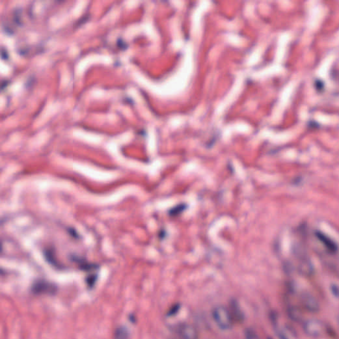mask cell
Wrapping results in <instances>:
<instances>
[{"label": "cell", "instance_id": "12", "mask_svg": "<svg viewBox=\"0 0 339 339\" xmlns=\"http://www.w3.org/2000/svg\"><path fill=\"white\" fill-rule=\"evenodd\" d=\"M246 339H258V335L255 331L251 329H247L245 333Z\"/></svg>", "mask_w": 339, "mask_h": 339}, {"label": "cell", "instance_id": "19", "mask_svg": "<svg viewBox=\"0 0 339 339\" xmlns=\"http://www.w3.org/2000/svg\"><path fill=\"white\" fill-rule=\"evenodd\" d=\"M323 82L320 81V80H318V81L316 82V88H317L318 90H321L322 89H323Z\"/></svg>", "mask_w": 339, "mask_h": 339}, {"label": "cell", "instance_id": "10", "mask_svg": "<svg viewBox=\"0 0 339 339\" xmlns=\"http://www.w3.org/2000/svg\"><path fill=\"white\" fill-rule=\"evenodd\" d=\"M129 337L128 329L125 326H119L115 329L114 339H129Z\"/></svg>", "mask_w": 339, "mask_h": 339}, {"label": "cell", "instance_id": "6", "mask_svg": "<svg viewBox=\"0 0 339 339\" xmlns=\"http://www.w3.org/2000/svg\"><path fill=\"white\" fill-rule=\"evenodd\" d=\"M230 313H231L232 318H233L234 323H242L245 320V314L242 309L240 306L239 303L235 299H232L229 302V308H228Z\"/></svg>", "mask_w": 339, "mask_h": 339}, {"label": "cell", "instance_id": "14", "mask_svg": "<svg viewBox=\"0 0 339 339\" xmlns=\"http://www.w3.org/2000/svg\"><path fill=\"white\" fill-rule=\"evenodd\" d=\"M180 308H181V306H180L179 304H176L173 305V306H172V308L170 309L169 311H168V316H174V315L177 314V313L179 312Z\"/></svg>", "mask_w": 339, "mask_h": 339}, {"label": "cell", "instance_id": "18", "mask_svg": "<svg viewBox=\"0 0 339 339\" xmlns=\"http://www.w3.org/2000/svg\"><path fill=\"white\" fill-rule=\"evenodd\" d=\"M1 57L3 59H7L8 58V54L7 50L3 48H1Z\"/></svg>", "mask_w": 339, "mask_h": 339}, {"label": "cell", "instance_id": "8", "mask_svg": "<svg viewBox=\"0 0 339 339\" xmlns=\"http://www.w3.org/2000/svg\"><path fill=\"white\" fill-rule=\"evenodd\" d=\"M288 316L290 319L296 323H303L304 321V314L303 309L300 306L291 305L287 310Z\"/></svg>", "mask_w": 339, "mask_h": 339}, {"label": "cell", "instance_id": "9", "mask_svg": "<svg viewBox=\"0 0 339 339\" xmlns=\"http://www.w3.org/2000/svg\"><path fill=\"white\" fill-rule=\"evenodd\" d=\"M44 255L46 260L50 264H51L52 266H54V267L59 269H63V266L60 265L57 261V258H56L54 249H47L46 250H44Z\"/></svg>", "mask_w": 339, "mask_h": 339}, {"label": "cell", "instance_id": "13", "mask_svg": "<svg viewBox=\"0 0 339 339\" xmlns=\"http://www.w3.org/2000/svg\"><path fill=\"white\" fill-rule=\"evenodd\" d=\"M97 275H91V276H90L88 277L87 278H86V283H87V284L88 285H89V287L91 288L95 285V282H96L97 280Z\"/></svg>", "mask_w": 339, "mask_h": 339}, {"label": "cell", "instance_id": "11", "mask_svg": "<svg viewBox=\"0 0 339 339\" xmlns=\"http://www.w3.org/2000/svg\"><path fill=\"white\" fill-rule=\"evenodd\" d=\"M329 292L333 298L339 300V284L337 283H331L329 286Z\"/></svg>", "mask_w": 339, "mask_h": 339}, {"label": "cell", "instance_id": "7", "mask_svg": "<svg viewBox=\"0 0 339 339\" xmlns=\"http://www.w3.org/2000/svg\"><path fill=\"white\" fill-rule=\"evenodd\" d=\"M70 259L76 262L79 269L82 271H90L99 269V266L96 264L90 263V262H88L86 258L80 257L76 254H71Z\"/></svg>", "mask_w": 339, "mask_h": 339}, {"label": "cell", "instance_id": "20", "mask_svg": "<svg viewBox=\"0 0 339 339\" xmlns=\"http://www.w3.org/2000/svg\"><path fill=\"white\" fill-rule=\"evenodd\" d=\"M7 84H8V82L5 81H5L3 82L2 84H1V90L4 89V87L7 86Z\"/></svg>", "mask_w": 339, "mask_h": 339}, {"label": "cell", "instance_id": "5", "mask_svg": "<svg viewBox=\"0 0 339 339\" xmlns=\"http://www.w3.org/2000/svg\"><path fill=\"white\" fill-rule=\"evenodd\" d=\"M177 333L181 339H200L199 331L192 324H181L178 327Z\"/></svg>", "mask_w": 339, "mask_h": 339}, {"label": "cell", "instance_id": "15", "mask_svg": "<svg viewBox=\"0 0 339 339\" xmlns=\"http://www.w3.org/2000/svg\"><path fill=\"white\" fill-rule=\"evenodd\" d=\"M277 335H278V338L280 339H290L286 331L278 330L277 331Z\"/></svg>", "mask_w": 339, "mask_h": 339}, {"label": "cell", "instance_id": "3", "mask_svg": "<svg viewBox=\"0 0 339 339\" xmlns=\"http://www.w3.org/2000/svg\"><path fill=\"white\" fill-rule=\"evenodd\" d=\"M299 304L303 311L310 314H318L321 305L318 299L308 292H302L299 297Z\"/></svg>", "mask_w": 339, "mask_h": 339}, {"label": "cell", "instance_id": "16", "mask_svg": "<svg viewBox=\"0 0 339 339\" xmlns=\"http://www.w3.org/2000/svg\"><path fill=\"white\" fill-rule=\"evenodd\" d=\"M117 45L119 47L122 48V49H125V48H127V46H128L126 43L121 39H118Z\"/></svg>", "mask_w": 339, "mask_h": 339}, {"label": "cell", "instance_id": "4", "mask_svg": "<svg viewBox=\"0 0 339 339\" xmlns=\"http://www.w3.org/2000/svg\"><path fill=\"white\" fill-rule=\"evenodd\" d=\"M31 290L36 294H54L57 292L58 288L53 283L39 280L33 283Z\"/></svg>", "mask_w": 339, "mask_h": 339}, {"label": "cell", "instance_id": "22", "mask_svg": "<svg viewBox=\"0 0 339 339\" xmlns=\"http://www.w3.org/2000/svg\"></svg>", "mask_w": 339, "mask_h": 339}, {"label": "cell", "instance_id": "21", "mask_svg": "<svg viewBox=\"0 0 339 339\" xmlns=\"http://www.w3.org/2000/svg\"></svg>", "mask_w": 339, "mask_h": 339}, {"label": "cell", "instance_id": "2", "mask_svg": "<svg viewBox=\"0 0 339 339\" xmlns=\"http://www.w3.org/2000/svg\"><path fill=\"white\" fill-rule=\"evenodd\" d=\"M302 330L307 336L319 338L325 334L326 326L321 320L310 318L303 321Z\"/></svg>", "mask_w": 339, "mask_h": 339}, {"label": "cell", "instance_id": "1", "mask_svg": "<svg viewBox=\"0 0 339 339\" xmlns=\"http://www.w3.org/2000/svg\"><path fill=\"white\" fill-rule=\"evenodd\" d=\"M212 318L217 327L223 331L230 330L233 327L234 322L228 308L224 305H217L213 308Z\"/></svg>", "mask_w": 339, "mask_h": 339}, {"label": "cell", "instance_id": "17", "mask_svg": "<svg viewBox=\"0 0 339 339\" xmlns=\"http://www.w3.org/2000/svg\"><path fill=\"white\" fill-rule=\"evenodd\" d=\"M68 232L73 237L79 238V235H78L77 232L75 231L74 229H73V228H68Z\"/></svg>", "mask_w": 339, "mask_h": 339}]
</instances>
